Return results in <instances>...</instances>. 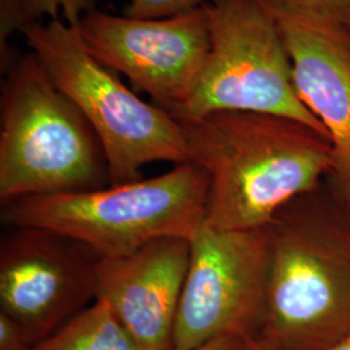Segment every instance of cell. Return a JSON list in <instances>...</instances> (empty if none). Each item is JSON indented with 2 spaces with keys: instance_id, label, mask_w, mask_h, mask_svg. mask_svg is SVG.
Instances as JSON below:
<instances>
[{
  "instance_id": "6da1fadb",
  "label": "cell",
  "mask_w": 350,
  "mask_h": 350,
  "mask_svg": "<svg viewBox=\"0 0 350 350\" xmlns=\"http://www.w3.org/2000/svg\"><path fill=\"white\" fill-rule=\"evenodd\" d=\"M176 121L191 163L209 178L205 222L214 228H263L334 170L331 140L292 118L215 112Z\"/></svg>"
},
{
  "instance_id": "7a4b0ae2",
  "label": "cell",
  "mask_w": 350,
  "mask_h": 350,
  "mask_svg": "<svg viewBox=\"0 0 350 350\" xmlns=\"http://www.w3.org/2000/svg\"><path fill=\"white\" fill-rule=\"evenodd\" d=\"M209 178L193 163L108 187L1 202L5 227L75 239L100 257H122L161 238L192 240L206 221Z\"/></svg>"
},
{
  "instance_id": "3957f363",
  "label": "cell",
  "mask_w": 350,
  "mask_h": 350,
  "mask_svg": "<svg viewBox=\"0 0 350 350\" xmlns=\"http://www.w3.org/2000/svg\"><path fill=\"white\" fill-rule=\"evenodd\" d=\"M111 186L100 142L31 52L1 86L0 201Z\"/></svg>"
},
{
  "instance_id": "277c9868",
  "label": "cell",
  "mask_w": 350,
  "mask_h": 350,
  "mask_svg": "<svg viewBox=\"0 0 350 350\" xmlns=\"http://www.w3.org/2000/svg\"><path fill=\"white\" fill-rule=\"evenodd\" d=\"M53 85L75 103L104 150L111 185L142 179L146 165L191 163L180 124L156 104L126 88L116 72L99 63L77 29L60 20L20 29Z\"/></svg>"
},
{
  "instance_id": "5b68a950",
  "label": "cell",
  "mask_w": 350,
  "mask_h": 350,
  "mask_svg": "<svg viewBox=\"0 0 350 350\" xmlns=\"http://www.w3.org/2000/svg\"><path fill=\"white\" fill-rule=\"evenodd\" d=\"M270 254L256 338L273 350H325L350 334V232L287 211L267 226Z\"/></svg>"
},
{
  "instance_id": "8992f818",
  "label": "cell",
  "mask_w": 350,
  "mask_h": 350,
  "mask_svg": "<svg viewBox=\"0 0 350 350\" xmlns=\"http://www.w3.org/2000/svg\"><path fill=\"white\" fill-rule=\"evenodd\" d=\"M208 12L205 62L187 100L170 116L192 120L215 112L267 113L302 122L329 139L297 95L275 17L254 0H217L208 4Z\"/></svg>"
},
{
  "instance_id": "52a82bcc",
  "label": "cell",
  "mask_w": 350,
  "mask_h": 350,
  "mask_svg": "<svg viewBox=\"0 0 350 350\" xmlns=\"http://www.w3.org/2000/svg\"><path fill=\"white\" fill-rule=\"evenodd\" d=\"M270 254L267 226L219 230L202 225L175 317L173 350L224 336L256 338L262 322Z\"/></svg>"
},
{
  "instance_id": "ba28073f",
  "label": "cell",
  "mask_w": 350,
  "mask_h": 350,
  "mask_svg": "<svg viewBox=\"0 0 350 350\" xmlns=\"http://www.w3.org/2000/svg\"><path fill=\"white\" fill-rule=\"evenodd\" d=\"M101 257L86 244L38 227H7L0 241V313L29 347L96 300Z\"/></svg>"
},
{
  "instance_id": "9c48e42d",
  "label": "cell",
  "mask_w": 350,
  "mask_h": 350,
  "mask_svg": "<svg viewBox=\"0 0 350 350\" xmlns=\"http://www.w3.org/2000/svg\"><path fill=\"white\" fill-rule=\"evenodd\" d=\"M73 27L99 63L125 75L169 114L187 100L209 50L208 4L159 20L91 10Z\"/></svg>"
},
{
  "instance_id": "30bf717a",
  "label": "cell",
  "mask_w": 350,
  "mask_h": 350,
  "mask_svg": "<svg viewBox=\"0 0 350 350\" xmlns=\"http://www.w3.org/2000/svg\"><path fill=\"white\" fill-rule=\"evenodd\" d=\"M191 240L156 239L122 257H101L96 300L104 302L139 350H173Z\"/></svg>"
},
{
  "instance_id": "8fae6325",
  "label": "cell",
  "mask_w": 350,
  "mask_h": 350,
  "mask_svg": "<svg viewBox=\"0 0 350 350\" xmlns=\"http://www.w3.org/2000/svg\"><path fill=\"white\" fill-rule=\"evenodd\" d=\"M278 21V20H276ZM293 85L305 107L325 126L332 147V173L350 182L349 27L280 20Z\"/></svg>"
},
{
  "instance_id": "7c38bea8",
  "label": "cell",
  "mask_w": 350,
  "mask_h": 350,
  "mask_svg": "<svg viewBox=\"0 0 350 350\" xmlns=\"http://www.w3.org/2000/svg\"><path fill=\"white\" fill-rule=\"evenodd\" d=\"M29 350H139L133 336L99 300Z\"/></svg>"
},
{
  "instance_id": "4fadbf2b",
  "label": "cell",
  "mask_w": 350,
  "mask_h": 350,
  "mask_svg": "<svg viewBox=\"0 0 350 350\" xmlns=\"http://www.w3.org/2000/svg\"><path fill=\"white\" fill-rule=\"evenodd\" d=\"M275 20L318 25L350 26V0H254Z\"/></svg>"
},
{
  "instance_id": "5bb4252c",
  "label": "cell",
  "mask_w": 350,
  "mask_h": 350,
  "mask_svg": "<svg viewBox=\"0 0 350 350\" xmlns=\"http://www.w3.org/2000/svg\"><path fill=\"white\" fill-rule=\"evenodd\" d=\"M217 0H131L126 7V17L159 20L189 12Z\"/></svg>"
},
{
  "instance_id": "9a60e30c",
  "label": "cell",
  "mask_w": 350,
  "mask_h": 350,
  "mask_svg": "<svg viewBox=\"0 0 350 350\" xmlns=\"http://www.w3.org/2000/svg\"><path fill=\"white\" fill-rule=\"evenodd\" d=\"M25 338L10 317L0 313V350H29Z\"/></svg>"
},
{
  "instance_id": "2e32d148",
  "label": "cell",
  "mask_w": 350,
  "mask_h": 350,
  "mask_svg": "<svg viewBox=\"0 0 350 350\" xmlns=\"http://www.w3.org/2000/svg\"><path fill=\"white\" fill-rule=\"evenodd\" d=\"M244 340L245 338H237V336H224V338H214L212 341L192 350H241Z\"/></svg>"
},
{
  "instance_id": "e0dca14e",
  "label": "cell",
  "mask_w": 350,
  "mask_h": 350,
  "mask_svg": "<svg viewBox=\"0 0 350 350\" xmlns=\"http://www.w3.org/2000/svg\"><path fill=\"white\" fill-rule=\"evenodd\" d=\"M241 350H273L265 341L258 338H248L244 340Z\"/></svg>"
},
{
  "instance_id": "ac0fdd59",
  "label": "cell",
  "mask_w": 350,
  "mask_h": 350,
  "mask_svg": "<svg viewBox=\"0 0 350 350\" xmlns=\"http://www.w3.org/2000/svg\"><path fill=\"white\" fill-rule=\"evenodd\" d=\"M325 350H350V334Z\"/></svg>"
},
{
  "instance_id": "d6986e66",
  "label": "cell",
  "mask_w": 350,
  "mask_h": 350,
  "mask_svg": "<svg viewBox=\"0 0 350 350\" xmlns=\"http://www.w3.org/2000/svg\"><path fill=\"white\" fill-rule=\"evenodd\" d=\"M341 191L344 192V195H345V198L348 199V201H349L350 204V182H348L345 186H342L341 187Z\"/></svg>"
},
{
  "instance_id": "ffe728a7",
  "label": "cell",
  "mask_w": 350,
  "mask_h": 350,
  "mask_svg": "<svg viewBox=\"0 0 350 350\" xmlns=\"http://www.w3.org/2000/svg\"><path fill=\"white\" fill-rule=\"evenodd\" d=\"M349 31H350V26H349Z\"/></svg>"
}]
</instances>
